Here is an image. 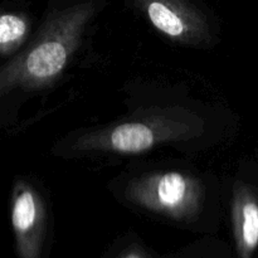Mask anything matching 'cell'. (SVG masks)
I'll return each mask as SVG.
<instances>
[{"label": "cell", "instance_id": "8992f818", "mask_svg": "<svg viewBox=\"0 0 258 258\" xmlns=\"http://www.w3.org/2000/svg\"><path fill=\"white\" fill-rule=\"evenodd\" d=\"M232 228L237 257L253 258L258 248V197L243 183L234 186Z\"/></svg>", "mask_w": 258, "mask_h": 258}, {"label": "cell", "instance_id": "3957f363", "mask_svg": "<svg viewBox=\"0 0 258 258\" xmlns=\"http://www.w3.org/2000/svg\"><path fill=\"white\" fill-rule=\"evenodd\" d=\"M188 126L171 120L130 121L102 131L82 136L75 144L76 150H102L120 154H139L150 150L164 141L184 135Z\"/></svg>", "mask_w": 258, "mask_h": 258}, {"label": "cell", "instance_id": "ba28073f", "mask_svg": "<svg viewBox=\"0 0 258 258\" xmlns=\"http://www.w3.org/2000/svg\"><path fill=\"white\" fill-rule=\"evenodd\" d=\"M116 258H151L149 252L144 247L139 244H133L127 247L123 252H121Z\"/></svg>", "mask_w": 258, "mask_h": 258}, {"label": "cell", "instance_id": "277c9868", "mask_svg": "<svg viewBox=\"0 0 258 258\" xmlns=\"http://www.w3.org/2000/svg\"><path fill=\"white\" fill-rule=\"evenodd\" d=\"M12 228L18 258H45L47 212L40 194L24 180L13 188Z\"/></svg>", "mask_w": 258, "mask_h": 258}, {"label": "cell", "instance_id": "6da1fadb", "mask_svg": "<svg viewBox=\"0 0 258 258\" xmlns=\"http://www.w3.org/2000/svg\"><path fill=\"white\" fill-rule=\"evenodd\" d=\"M95 9V4L88 2L52 13L32 44L3 66L0 95L15 88L40 90L54 82L80 47Z\"/></svg>", "mask_w": 258, "mask_h": 258}, {"label": "cell", "instance_id": "7a4b0ae2", "mask_svg": "<svg viewBox=\"0 0 258 258\" xmlns=\"http://www.w3.org/2000/svg\"><path fill=\"white\" fill-rule=\"evenodd\" d=\"M128 202L179 222H191L203 207L206 190L194 176L179 171L146 174L130 181Z\"/></svg>", "mask_w": 258, "mask_h": 258}, {"label": "cell", "instance_id": "52a82bcc", "mask_svg": "<svg viewBox=\"0 0 258 258\" xmlns=\"http://www.w3.org/2000/svg\"><path fill=\"white\" fill-rule=\"evenodd\" d=\"M29 33V22L22 15L4 13L0 17V52L3 57L19 49Z\"/></svg>", "mask_w": 258, "mask_h": 258}, {"label": "cell", "instance_id": "5b68a950", "mask_svg": "<svg viewBox=\"0 0 258 258\" xmlns=\"http://www.w3.org/2000/svg\"><path fill=\"white\" fill-rule=\"evenodd\" d=\"M151 24L169 37L186 44H202L209 38L204 15L188 0H135Z\"/></svg>", "mask_w": 258, "mask_h": 258}]
</instances>
